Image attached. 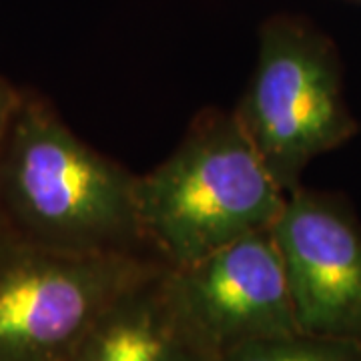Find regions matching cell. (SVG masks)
I'll use <instances>...</instances> for the list:
<instances>
[{
    "label": "cell",
    "mask_w": 361,
    "mask_h": 361,
    "mask_svg": "<svg viewBox=\"0 0 361 361\" xmlns=\"http://www.w3.org/2000/svg\"><path fill=\"white\" fill-rule=\"evenodd\" d=\"M305 334L361 341V225L336 195L287 193L271 225Z\"/></svg>",
    "instance_id": "obj_6"
},
{
    "label": "cell",
    "mask_w": 361,
    "mask_h": 361,
    "mask_svg": "<svg viewBox=\"0 0 361 361\" xmlns=\"http://www.w3.org/2000/svg\"><path fill=\"white\" fill-rule=\"evenodd\" d=\"M173 307L215 361L259 339L301 331L269 229L165 269Z\"/></svg>",
    "instance_id": "obj_5"
},
{
    "label": "cell",
    "mask_w": 361,
    "mask_h": 361,
    "mask_svg": "<svg viewBox=\"0 0 361 361\" xmlns=\"http://www.w3.org/2000/svg\"><path fill=\"white\" fill-rule=\"evenodd\" d=\"M165 269L127 289L63 361H213L173 307Z\"/></svg>",
    "instance_id": "obj_7"
},
{
    "label": "cell",
    "mask_w": 361,
    "mask_h": 361,
    "mask_svg": "<svg viewBox=\"0 0 361 361\" xmlns=\"http://www.w3.org/2000/svg\"><path fill=\"white\" fill-rule=\"evenodd\" d=\"M165 267L149 255H75L0 243V361H63L133 285Z\"/></svg>",
    "instance_id": "obj_4"
},
{
    "label": "cell",
    "mask_w": 361,
    "mask_h": 361,
    "mask_svg": "<svg viewBox=\"0 0 361 361\" xmlns=\"http://www.w3.org/2000/svg\"><path fill=\"white\" fill-rule=\"evenodd\" d=\"M233 113L285 193L301 187L313 159L357 133L334 42L293 14L259 26L255 66Z\"/></svg>",
    "instance_id": "obj_3"
},
{
    "label": "cell",
    "mask_w": 361,
    "mask_h": 361,
    "mask_svg": "<svg viewBox=\"0 0 361 361\" xmlns=\"http://www.w3.org/2000/svg\"><path fill=\"white\" fill-rule=\"evenodd\" d=\"M8 237H13V235H11V231H8L6 221H4V217H2V211H0V243H2V241H6Z\"/></svg>",
    "instance_id": "obj_10"
},
{
    "label": "cell",
    "mask_w": 361,
    "mask_h": 361,
    "mask_svg": "<svg viewBox=\"0 0 361 361\" xmlns=\"http://www.w3.org/2000/svg\"><path fill=\"white\" fill-rule=\"evenodd\" d=\"M137 177L82 141L49 99L20 90L0 142V211L14 239L75 255L153 257Z\"/></svg>",
    "instance_id": "obj_1"
},
{
    "label": "cell",
    "mask_w": 361,
    "mask_h": 361,
    "mask_svg": "<svg viewBox=\"0 0 361 361\" xmlns=\"http://www.w3.org/2000/svg\"><path fill=\"white\" fill-rule=\"evenodd\" d=\"M353 2H360V4H361V0H353Z\"/></svg>",
    "instance_id": "obj_11"
},
{
    "label": "cell",
    "mask_w": 361,
    "mask_h": 361,
    "mask_svg": "<svg viewBox=\"0 0 361 361\" xmlns=\"http://www.w3.org/2000/svg\"><path fill=\"white\" fill-rule=\"evenodd\" d=\"M285 197L235 113L221 109L195 115L175 151L137 177L142 241L167 267L269 229Z\"/></svg>",
    "instance_id": "obj_2"
},
{
    "label": "cell",
    "mask_w": 361,
    "mask_h": 361,
    "mask_svg": "<svg viewBox=\"0 0 361 361\" xmlns=\"http://www.w3.org/2000/svg\"><path fill=\"white\" fill-rule=\"evenodd\" d=\"M20 90L23 89L14 87L8 78L0 75V142L4 139V133L8 129V123H11V118L14 115V109L18 104Z\"/></svg>",
    "instance_id": "obj_9"
},
{
    "label": "cell",
    "mask_w": 361,
    "mask_h": 361,
    "mask_svg": "<svg viewBox=\"0 0 361 361\" xmlns=\"http://www.w3.org/2000/svg\"><path fill=\"white\" fill-rule=\"evenodd\" d=\"M215 361H361V341L295 331L247 343Z\"/></svg>",
    "instance_id": "obj_8"
}]
</instances>
